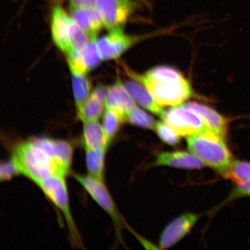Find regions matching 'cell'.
<instances>
[{
  "instance_id": "1",
  "label": "cell",
  "mask_w": 250,
  "mask_h": 250,
  "mask_svg": "<svg viewBox=\"0 0 250 250\" xmlns=\"http://www.w3.org/2000/svg\"><path fill=\"white\" fill-rule=\"evenodd\" d=\"M127 75L145 86L162 107L180 105L193 96L189 81L175 68L160 65L140 74L125 67Z\"/></svg>"
},
{
  "instance_id": "2",
  "label": "cell",
  "mask_w": 250,
  "mask_h": 250,
  "mask_svg": "<svg viewBox=\"0 0 250 250\" xmlns=\"http://www.w3.org/2000/svg\"><path fill=\"white\" fill-rule=\"evenodd\" d=\"M11 159L21 174L29 178L37 185L55 175L68 174L32 138L20 144L14 149Z\"/></svg>"
},
{
  "instance_id": "3",
  "label": "cell",
  "mask_w": 250,
  "mask_h": 250,
  "mask_svg": "<svg viewBox=\"0 0 250 250\" xmlns=\"http://www.w3.org/2000/svg\"><path fill=\"white\" fill-rule=\"evenodd\" d=\"M189 151L205 164L226 177L233 164L232 155L226 139L206 130L196 135L187 137Z\"/></svg>"
},
{
  "instance_id": "4",
  "label": "cell",
  "mask_w": 250,
  "mask_h": 250,
  "mask_svg": "<svg viewBox=\"0 0 250 250\" xmlns=\"http://www.w3.org/2000/svg\"><path fill=\"white\" fill-rule=\"evenodd\" d=\"M65 176L55 175L41 181L38 186L47 198L51 200L63 215L66 222L72 241L75 246L79 248L83 246L79 232L72 216L69 198L65 183Z\"/></svg>"
},
{
  "instance_id": "5",
  "label": "cell",
  "mask_w": 250,
  "mask_h": 250,
  "mask_svg": "<svg viewBox=\"0 0 250 250\" xmlns=\"http://www.w3.org/2000/svg\"><path fill=\"white\" fill-rule=\"evenodd\" d=\"M74 176L94 201L111 217L116 228L118 237H120L123 220L103 181L96 179L89 174H75Z\"/></svg>"
},
{
  "instance_id": "6",
  "label": "cell",
  "mask_w": 250,
  "mask_h": 250,
  "mask_svg": "<svg viewBox=\"0 0 250 250\" xmlns=\"http://www.w3.org/2000/svg\"><path fill=\"white\" fill-rule=\"evenodd\" d=\"M137 4L134 0H96V8L108 31L124 30Z\"/></svg>"
},
{
  "instance_id": "7",
  "label": "cell",
  "mask_w": 250,
  "mask_h": 250,
  "mask_svg": "<svg viewBox=\"0 0 250 250\" xmlns=\"http://www.w3.org/2000/svg\"><path fill=\"white\" fill-rule=\"evenodd\" d=\"M163 120L181 136L189 137L208 129L201 117L184 104L168 109Z\"/></svg>"
},
{
  "instance_id": "8",
  "label": "cell",
  "mask_w": 250,
  "mask_h": 250,
  "mask_svg": "<svg viewBox=\"0 0 250 250\" xmlns=\"http://www.w3.org/2000/svg\"><path fill=\"white\" fill-rule=\"evenodd\" d=\"M140 39V37L127 35L124 30L111 31L97 39V46L102 61L112 60L120 57Z\"/></svg>"
},
{
  "instance_id": "9",
  "label": "cell",
  "mask_w": 250,
  "mask_h": 250,
  "mask_svg": "<svg viewBox=\"0 0 250 250\" xmlns=\"http://www.w3.org/2000/svg\"><path fill=\"white\" fill-rule=\"evenodd\" d=\"M73 18L61 5L52 9L51 18L52 39L58 48L66 55L72 52L69 34Z\"/></svg>"
},
{
  "instance_id": "10",
  "label": "cell",
  "mask_w": 250,
  "mask_h": 250,
  "mask_svg": "<svg viewBox=\"0 0 250 250\" xmlns=\"http://www.w3.org/2000/svg\"><path fill=\"white\" fill-rule=\"evenodd\" d=\"M198 215L187 213L175 219L162 232L159 247L161 249L170 248L190 232L198 221Z\"/></svg>"
},
{
  "instance_id": "11",
  "label": "cell",
  "mask_w": 250,
  "mask_h": 250,
  "mask_svg": "<svg viewBox=\"0 0 250 250\" xmlns=\"http://www.w3.org/2000/svg\"><path fill=\"white\" fill-rule=\"evenodd\" d=\"M105 106V108L116 112L124 122L126 121L127 115L137 107L135 101L128 92L124 84L119 80L108 87Z\"/></svg>"
},
{
  "instance_id": "12",
  "label": "cell",
  "mask_w": 250,
  "mask_h": 250,
  "mask_svg": "<svg viewBox=\"0 0 250 250\" xmlns=\"http://www.w3.org/2000/svg\"><path fill=\"white\" fill-rule=\"evenodd\" d=\"M35 140L62 169L69 173L73 156V148L71 144L66 141L47 137H36Z\"/></svg>"
},
{
  "instance_id": "13",
  "label": "cell",
  "mask_w": 250,
  "mask_h": 250,
  "mask_svg": "<svg viewBox=\"0 0 250 250\" xmlns=\"http://www.w3.org/2000/svg\"><path fill=\"white\" fill-rule=\"evenodd\" d=\"M184 105L201 117L208 130L226 139L228 123L226 117L219 114L214 109L201 103L189 102Z\"/></svg>"
},
{
  "instance_id": "14",
  "label": "cell",
  "mask_w": 250,
  "mask_h": 250,
  "mask_svg": "<svg viewBox=\"0 0 250 250\" xmlns=\"http://www.w3.org/2000/svg\"><path fill=\"white\" fill-rule=\"evenodd\" d=\"M154 166L199 169L206 167L204 163L192 153L182 151L162 152L156 156Z\"/></svg>"
},
{
  "instance_id": "15",
  "label": "cell",
  "mask_w": 250,
  "mask_h": 250,
  "mask_svg": "<svg viewBox=\"0 0 250 250\" xmlns=\"http://www.w3.org/2000/svg\"><path fill=\"white\" fill-rule=\"evenodd\" d=\"M70 11L71 18L89 39L97 38L104 24L96 8H71Z\"/></svg>"
},
{
  "instance_id": "16",
  "label": "cell",
  "mask_w": 250,
  "mask_h": 250,
  "mask_svg": "<svg viewBox=\"0 0 250 250\" xmlns=\"http://www.w3.org/2000/svg\"><path fill=\"white\" fill-rule=\"evenodd\" d=\"M124 85L135 102L164 120L165 111L143 84L136 81H130L125 83Z\"/></svg>"
},
{
  "instance_id": "17",
  "label": "cell",
  "mask_w": 250,
  "mask_h": 250,
  "mask_svg": "<svg viewBox=\"0 0 250 250\" xmlns=\"http://www.w3.org/2000/svg\"><path fill=\"white\" fill-rule=\"evenodd\" d=\"M84 148L106 150L111 143L98 121L83 123L82 139Z\"/></svg>"
},
{
  "instance_id": "18",
  "label": "cell",
  "mask_w": 250,
  "mask_h": 250,
  "mask_svg": "<svg viewBox=\"0 0 250 250\" xmlns=\"http://www.w3.org/2000/svg\"><path fill=\"white\" fill-rule=\"evenodd\" d=\"M72 74V85L77 110L83 107L91 94V83L86 74L76 73Z\"/></svg>"
},
{
  "instance_id": "19",
  "label": "cell",
  "mask_w": 250,
  "mask_h": 250,
  "mask_svg": "<svg viewBox=\"0 0 250 250\" xmlns=\"http://www.w3.org/2000/svg\"><path fill=\"white\" fill-rule=\"evenodd\" d=\"M85 160L89 175L96 179H104L106 150L86 149Z\"/></svg>"
},
{
  "instance_id": "20",
  "label": "cell",
  "mask_w": 250,
  "mask_h": 250,
  "mask_svg": "<svg viewBox=\"0 0 250 250\" xmlns=\"http://www.w3.org/2000/svg\"><path fill=\"white\" fill-rule=\"evenodd\" d=\"M104 105V102L91 93L85 104L77 111L78 117L83 123L98 121L102 115Z\"/></svg>"
},
{
  "instance_id": "21",
  "label": "cell",
  "mask_w": 250,
  "mask_h": 250,
  "mask_svg": "<svg viewBox=\"0 0 250 250\" xmlns=\"http://www.w3.org/2000/svg\"><path fill=\"white\" fill-rule=\"evenodd\" d=\"M122 123L124 121L120 115L111 109L105 108L103 115L102 126L111 142L120 130Z\"/></svg>"
},
{
  "instance_id": "22",
  "label": "cell",
  "mask_w": 250,
  "mask_h": 250,
  "mask_svg": "<svg viewBox=\"0 0 250 250\" xmlns=\"http://www.w3.org/2000/svg\"><path fill=\"white\" fill-rule=\"evenodd\" d=\"M226 178L232 180L237 184L250 181V162L233 161Z\"/></svg>"
},
{
  "instance_id": "23",
  "label": "cell",
  "mask_w": 250,
  "mask_h": 250,
  "mask_svg": "<svg viewBox=\"0 0 250 250\" xmlns=\"http://www.w3.org/2000/svg\"><path fill=\"white\" fill-rule=\"evenodd\" d=\"M89 40L86 33L78 26L73 20L69 34V41L72 52L83 53L88 43Z\"/></svg>"
},
{
  "instance_id": "24",
  "label": "cell",
  "mask_w": 250,
  "mask_h": 250,
  "mask_svg": "<svg viewBox=\"0 0 250 250\" xmlns=\"http://www.w3.org/2000/svg\"><path fill=\"white\" fill-rule=\"evenodd\" d=\"M125 122L148 129H155L156 124L154 118L137 106L127 115Z\"/></svg>"
},
{
  "instance_id": "25",
  "label": "cell",
  "mask_w": 250,
  "mask_h": 250,
  "mask_svg": "<svg viewBox=\"0 0 250 250\" xmlns=\"http://www.w3.org/2000/svg\"><path fill=\"white\" fill-rule=\"evenodd\" d=\"M155 130L159 138L170 146L179 145L181 136L170 125L166 122H156Z\"/></svg>"
},
{
  "instance_id": "26",
  "label": "cell",
  "mask_w": 250,
  "mask_h": 250,
  "mask_svg": "<svg viewBox=\"0 0 250 250\" xmlns=\"http://www.w3.org/2000/svg\"><path fill=\"white\" fill-rule=\"evenodd\" d=\"M87 70L90 71L96 68L102 61L97 46V38L89 40L85 50L83 52Z\"/></svg>"
},
{
  "instance_id": "27",
  "label": "cell",
  "mask_w": 250,
  "mask_h": 250,
  "mask_svg": "<svg viewBox=\"0 0 250 250\" xmlns=\"http://www.w3.org/2000/svg\"><path fill=\"white\" fill-rule=\"evenodd\" d=\"M20 174L17 165L12 159L1 164L0 167V179L1 181H8Z\"/></svg>"
},
{
  "instance_id": "28",
  "label": "cell",
  "mask_w": 250,
  "mask_h": 250,
  "mask_svg": "<svg viewBox=\"0 0 250 250\" xmlns=\"http://www.w3.org/2000/svg\"><path fill=\"white\" fill-rule=\"evenodd\" d=\"M247 196H250V181L237 184L230 195V199Z\"/></svg>"
},
{
  "instance_id": "29",
  "label": "cell",
  "mask_w": 250,
  "mask_h": 250,
  "mask_svg": "<svg viewBox=\"0 0 250 250\" xmlns=\"http://www.w3.org/2000/svg\"><path fill=\"white\" fill-rule=\"evenodd\" d=\"M96 0H70V8H96Z\"/></svg>"
}]
</instances>
